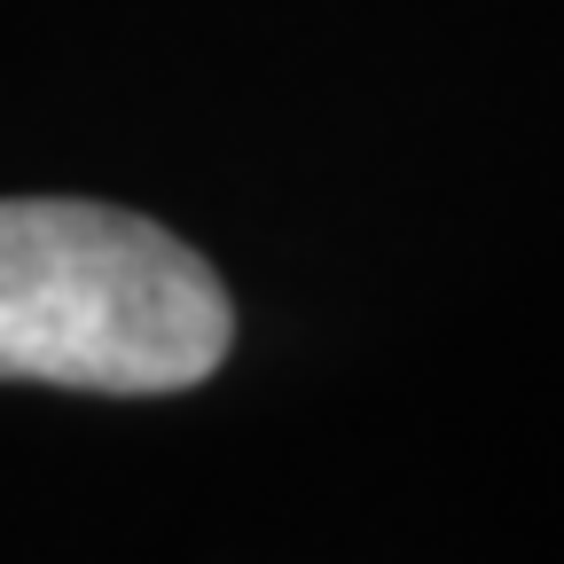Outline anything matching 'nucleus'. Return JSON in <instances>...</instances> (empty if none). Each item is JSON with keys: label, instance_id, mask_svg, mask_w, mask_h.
Listing matches in <instances>:
<instances>
[{"label": "nucleus", "instance_id": "1", "mask_svg": "<svg viewBox=\"0 0 564 564\" xmlns=\"http://www.w3.org/2000/svg\"><path fill=\"white\" fill-rule=\"evenodd\" d=\"M228 291L181 236L118 204H0V377L70 392H188L228 361Z\"/></svg>", "mask_w": 564, "mask_h": 564}]
</instances>
